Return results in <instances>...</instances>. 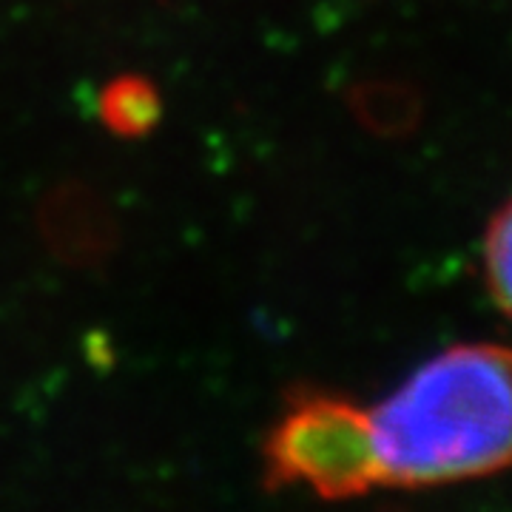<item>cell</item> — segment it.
<instances>
[{"mask_svg":"<svg viewBox=\"0 0 512 512\" xmlns=\"http://www.w3.org/2000/svg\"><path fill=\"white\" fill-rule=\"evenodd\" d=\"M373 487H436L512 470V348L441 350L362 410Z\"/></svg>","mask_w":512,"mask_h":512,"instance_id":"cell-1","label":"cell"},{"mask_svg":"<svg viewBox=\"0 0 512 512\" xmlns=\"http://www.w3.org/2000/svg\"><path fill=\"white\" fill-rule=\"evenodd\" d=\"M268 481L305 484L322 498L370 493L362 441V407L313 396L293 404L268 441Z\"/></svg>","mask_w":512,"mask_h":512,"instance_id":"cell-2","label":"cell"},{"mask_svg":"<svg viewBox=\"0 0 512 512\" xmlns=\"http://www.w3.org/2000/svg\"><path fill=\"white\" fill-rule=\"evenodd\" d=\"M100 117L111 131H117L123 137H137V134H146L148 128L157 123L160 97L146 80L120 77L100 94Z\"/></svg>","mask_w":512,"mask_h":512,"instance_id":"cell-3","label":"cell"},{"mask_svg":"<svg viewBox=\"0 0 512 512\" xmlns=\"http://www.w3.org/2000/svg\"><path fill=\"white\" fill-rule=\"evenodd\" d=\"M484 271L498 308L512 319V200L495 214L487 228Z\"/></svg>","mask_w":512,"mask_h":512,"instance_id":"cell-4","label":"cell"}]
</instances>
